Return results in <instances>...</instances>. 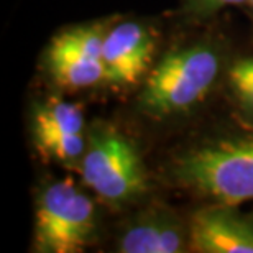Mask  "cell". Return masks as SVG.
Wrapping results in <instances>:
<instances>
[{"mask_svg":"<svg viewBox=\"0 0 253 253\" xmlns=\"http://www.w3.org/2000/svg\"><path fill=\"white\" fill-rule=\"evenodd\" d=\"M222 71V54L209 43L173 49L153 68L138 97L146 117L165 120L189 114L212 92Z\"/></svg>","mask_w":253,"mask_h":253,"instance_id":"cell-1","label":"cell"},{"mask_svg":"<svg viewBox=\"0 0 253 253\" xmlns=\"http://www.w3.org/2000/svg\"><path fill=\"white\" fill-rule=\"evenodd\" d=\"M176 184L217 204L239 206L253 201V136L202 143L171 165Z\"/></svg>","mask_w":253,"mask_h":253,"instance_id":"cell-2","label":"cell"},{"mask_svg":"<svg viewBox=\"0 0 253 253\" xmlns=\"http://www.w3.org/2000/svg\"><path fill=\"white\" fill-rule=\"evenodd\" d=\"M79 168L84 184L110 206L128 204L148 191V178L138 148L112 125L90 126Z\"/></svg>","mask_w":253,"mask_h":253,"instance_id":"cell-3","label":"cell"},{"mask_svg":"<svg viewBox=\"0 0 253 253\" xmlns=\"http://www.w3.org/2000/svg\"><path fill=\"white\" fill-rule=\"evenodd\" d=\"M35 219L33 250L38 253L83 252L97 239L94 202L71 179L40 191Z\"/></svg>","mask_w":253,"mask_h":253,"instance_id":"cell-4","label":"cell"},{"mask_svg":"<svg viewBox=\"0 0 253 253\" xmlns=\"http://www.w3.org/2000/svg\"><path fill=\"white\" fill-rule=\"evenodd\" d=\"M105 33L102 25L92 23L58 35L46 49V69L54 83L69 89H85L104 81Z\"/></svg>","mask_w":253,"mask_h":253,"instance_id":"cell-5","label":"cell"},{"mask_svg":"<svg viewBox=\"0 0 253 253\" xmlns=\"http://www.w3.org/2000/svg\"><path fill=\"white\" fill-rule=\"evenodd\" d=\"M84 112L78 104L53 97L38 104L33 112V143L44 160L79 166L87 146Z\"/></svg>","mask_w":253,"mask_h":253,"instance_id":"cell-6","label":"cell"},{"mask_svg":"<svg viewBox=\"0 0 253 253\" xmlns=\"http://www.w3.org/2000/svg\"><path fill=\"white\" fill-rule=\"evenodd\" d=\"M155 53V37L138 22H122L105 33L104 81L114 87H131L148 73Z\"/></svg>","mask_w":253,"mask_h":253,"instance_id":"cell-7","label":"cell"},{"mask_svg":"<svg viewBox=\"0 0 253 253\" xmlns=\"http://www.w3.org/2000/svg\"><path fill=\"white\" fill-rule=\"evenodd\" d=\"M189 245L201 253H253V217L235 206L204 207L191 219Z\"/></svg>","mask_w":253,"mask_h":253,"instance_id":"cell-8","label":"cell"},{"mask_svg":"<svg viewBox=\"0 0 253 253\" xmlns=\"http://www.w3.org/2000/svg\"><path fill=\"white\" fill-rule=\"evenodd\" d=\"M186 247V230L168 209L153 207L141 212L122 230L120 253H179Z\"/></svg>","mask_w":253,"mask_h":253,"instance_id":"cell-9","label":"cell"},{"mask_svg":"<svg viewBox=\"0 0 253 253\" xmlns=\"http://www.w3.org/2000/svg\"><path fill=\"white\" fill-rule=\"evenodd\" d=\"M229 83L242 110L253 119V58L239 59L232 66Z\"/></svg>","mask_w":253,"mask_h":253,"instance_id":"cell-10","label":"cell"},{"mask_svg":"<svg viewBox=\"0 0 253 253\" xmlns=\"http://www.w3.org/2000/svg\"><path fill=\"white\" fill-rule=\"evenodd\" d=\"M250 0H186V12L197 17H206L229 5L247 3Z\"/></svg>","mask_w":253,"mask_h":253,"instance_id":"cell-11","label":"cell"},{"mask_svg":"<svg viewBox=\"0 0 253 253\" xmlns=\"http://www.w3.org/2000/svg\"><path fill=\"white\" fill-rule=\"evenodd\" d=\"M250 3H252V5H253V0H250Z\"/></svg>","mask_w":253,"mask_h":253,"instance_id":"cell-12","label":"cell"}]
</instances>
